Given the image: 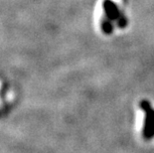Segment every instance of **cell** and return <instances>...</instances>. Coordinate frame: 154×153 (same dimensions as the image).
Listing matches in <instances>:
<instances>
[{"label": "cell", "mask_w": 154, "mask_h": 153, "mask_svg": "<svg viewBox=\"0 0 154 153\" xmlns=\"http://www.w3.org/2000/svg\"><path fill=\"white\" fill-rule=\"evenodd\" d=\"M142 136L145 140H150V139H152L154 137V119L148 115H145Z\"/></svg>", "instance_id": "1"}, {"label": "cell", "mask_w": 154, "mask_h": 153, "mask_svg": "<svg viewBox=\"0 0 154 153\" xmlns=\"http://www.w3.org/2000/svg\"><path fill=\"white\" fill-rule=\"evenodd\" d=\"M140 106H141V109L145 112V115H150L154 119V109H152L151 106H150L148 103L147 102L140 103Z\"/></svg>", "instance_id": "2"}]
</instances>
